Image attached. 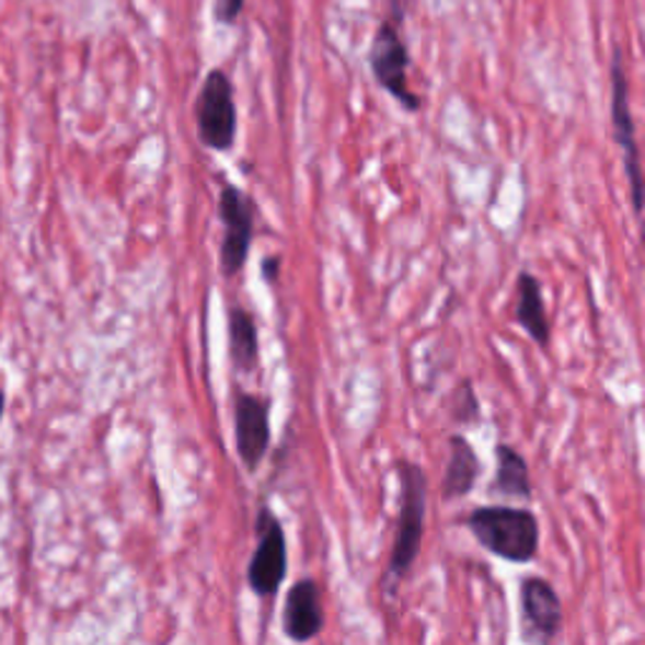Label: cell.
<instances>
[{
  "label": "cell",
  "instance_id": "cell-4",
  "mask_svg": "<svg viewBox=\"0 0 645 645\" xmlns=\"http://www.w3.org/2000/svg\"><path fill=\"white\" fill-rule=\"evenodd\" d=\"M610 122H613V139L623 154L625 177L631 184V203L635 217L643 215V166L638 139H635V122L631 112V87H627V73L623 64V51L615 48L613 61H610Z\"/></svg>",
  "mask_w": 645,
  "mask_h": 645
},
{
  "label": "cell",
  "instance_id": "cell-19",
  "mask_svg": "<svg viewBox=\"0 0 645 645\" xmlns=\"http://www.w3.org/2000/svg\"><path fill=\"white\" fill-rule=\"evenodd\" d=\"M3 401H5L3 393H0V416H3Z\"/></svg>",
  "mask_w": 645,
  "mask_h": 645
},
{
  "label": "cell",
  "instance_id": "cell-13",
  "mask_svg": "<svg viewBox=\"0 0 645 645\" xmlns=\"http://www.w3.org/2000/svg\"><path fill=\"white\" fill-rule=\"evenodd\" d=\"M494 459H497V469H494L489 494H499L505 499L530 502L532 480L527 459L515 447H509V444H497L494 447Z\"/></svg>",
  "mask_w": 645,
  "mask_h": 645
},
{
  "label": "cell",
  "instance_id": "cell-5",
  "mask_svg": "<svg viewBox=\"0 0 645 645\" xmlns=\"http://www.w3.org/2000/svg\"><path fill=\"white\" fill-rule=\"evenodd\" d=\"M217 215H220V222L224 228L220 245V270L224 278L232 280L242 273V267L247 263L250 247H253L257 205L238 184L224 182L220 189V199H217Z\"/></svg>",
  "mask_w": 645,
  "mask_h": 645
},
{
  "label": "cell",
  "instance_id": "cell-12",
  "mask_svg": "<svg viewBox=\"0 0 645 645\" xmlns=\"http://www.w3.org/2000/svg\"><path fill=\"white\" fill-rule=\"evenodd\" d=\"M515 318L522 325V331L530 336L542 350L550 348L552 333L548 321V308H544L542 298V285L532 273L522 270L517 275V303H515Z\"/></svg>",
  "mask_w": 645,
  "mask_h": 645
},
{
  "label": "cell",
  "instance_id": "cell-14",
  "mask_svg": "<svg viewBox=\"0 0 645 645\" xmlns=\"http://www.w3.org/2000/svg\"><path fill=\"white\" fill-rule=\"evenodd\" d=\"M228 338L230 361L242 373H253L260 364V336L257 323L247 308L230 306L228 310Z\"/></svg>",
  "mask_w": 645,
  "mask_h": 645
},
{
  "label": "cell",
  "instance_id": "cell-3",
  "mask_svg": "<svg viewBox=\"0 0 645 645\" xmlns=\"http://www.w3.org/2000/svg\"><path fill=\"white\" fill-rule=\"evenodd\" d=\"M197 137L212 152H230L238 141V104L234 87L224 69H212L195 102Z\"/></svg>",
  "mask_w": 645,
  "mask_h": 645
},
{
  "label": "cell",
  "instance_id": "cell-15",
  "mask_svg": "<svg viewBox=\"0 0 645 645\" xmlns=\"http://www.w3.org/2000/svg\"><path fill=\"white\" fill-rule=\"evenodd\" d=\"M449 416L459 426H474L482 422V406L476 399L472 381H459L454 393L449 396Z\"/></svg>",
  "mask_w": 645,
  "mask_h": 645
},
{
  "label": "cell",
  "instance_id": "cell-17",
  "mask_svg": "<svg viewBox=\"0 0 645 645\" xmlns=\"http://www.w3.org/2000/svg\"><path fill=\"white\" fill-rule=\"evenodd\" d=\"M280 270H283V257L280 255H267L263 260V265H260V275H263V280L267 285H275L280 278Z\"/></svg>",
  "mask_w": 645,
  "mask_h": 645
},
{
  "label": "cell",
  "instance_id": "cell-2",
  "mask_svg": "<svg viewBox=\"0 0 645 645\" xmlns=\"http://www.w3.org/2000/svg\"><path fill=\"white\" fill-rule=\"evenodd\" d=\"M467 530L484 550L512 565H527L540 552V519L527 507H476L467 517Z\"/></svg>",
  "mask_w": 645,
  "mask_h": 645
},
{
  "label": "cell",
  "instance_id": "cell-7",
  "mask_svg": "<svg viewBox=\"0 0 645 645\" xmlns=\"http://www.w3.org/2000/svg\"><path fill=\"white\" fill-rule=\"evenodd\" d=\"M255 532L257 548L247 565V585L260 598H273L288 575V542L283 522L267 505L257 507Z\"/></svg>",
  "mask_w": 645,
  "mask_h": 645
},
{
  "label": "cell",
  "instance_id": "cell-1",
  "mask_svg": "<svg viewBox=\"0 0 645 645\" xmlns=\"http://www.w3.org/2000/svg\"><path fill=\"white\" fill-rule=\"evenodd\" d=\"M401 480V507L396 522V538L389 557L387 575L381 577V590L393 598L408 569L416 563L424 542V519H426V497H429V482L426 472L412 459H401L396 464Z\"/></svg>",
  "mask_w": 645,
  "mask_h": 645
},
{
  "label": "cell",
  "instance_id": "cell-11",
  "mask_svg": "<svg viewBox=\"0 0 645 645\" xmlns=\"http://www.w3.org/2000/svg\"><path fill=\"white\" fill-rule=\"evenodd\" d=\"M482 476V459L472 447V441L462 434L449 439V459L441 476V499L459 502L472 494Z\"/></svg>",
  "mask_w": 645,
  "mask_h": 645
},
{
  "label": "cell",
  "instance_id": "cell-18",
  "mask_svg": "<svg viewBox=\"0 0 645 645\" xmlns=\"http://www.w3.org/2000/svg\"><path fill=\"white\" fill-rule=\"evenodd\" d=\"M404 3V0H391V5H393V23H401V19H404V11H401V5Z\"/></svg>",
  "mask_w": 645,
  "mask_h": 645
},
{
  "label": "cell",
  "instance_id": "cell-10",
  "mask_svg": "<svg viewBox=\"0 0 645 645\" xmlns=\"http://www.w3.org/2000/svg\"><path fill=\"white\" fill-rule=\"evenodd\" d=\"M325 615L321 608V585L303 577L290 585L283 606V635L292 643H308L321 635Z\"/></svg>",
  "mask_w": 645,
  "mask_h": 645
},
{
  "label": "cell",
  "instance_id": "cell-6",
  "mask_svg": "<svg viewBox=\"0 0 645 645\" xmlns=\"http://www.w3.org/2000/svg\"><path fill=\"white\" fill-rule=\"evenodd\" d=\"M368 64H371L376 83H379L389 96L396 99L406 112L416 114L418 108H422V96H418L412 89V83H408L412 56H408V48L399 33V23H379L371 41V51H368Z\"/></svg>",
  "mask_w": 645,
  "mask_h": 645
},
{
  "label": "cell",
  "instance_id": "cell-9",
  "mask_svg": "<svg viewBox=\"0 0 645 645\" xmlns=\"http://www.w3.org/2000/svg\"><path fill=\"white\" fill-rule=\"evenodd\" d=\"M519 608L527 643H552L563 631V600L544 577L530 575L519 583Z\"/></svg>",
  "mask_w": 645,
  "mask_h": 645
},
{
  "label": "cell",
  "instance_id": "cell-16",
  "mask_svg": "<svg viewBox=\"0 0 645 645\" xmlns=\"http://www.w3.org/2000/svg\"><path fill=\"white\" fill-rule=\"evenodd\" d=\"M245 0H215V21L224 26H234L240 21Z\"/></svg>",
  "mask_w": 645,
  "mask_h": 645
},
{
  "label": "cell",
  "instance_id": "cell-8",
  "mask_svg": "<svg viewBox=\"0 0 645 645\" xmlns=\"http://www.w3.org/2000/svg\"><path fill=\"white\" fill-rule=\"evenodd\" d=\"M234 447L247 472H257L270 449V401L257 393H234Z\"/></svg>",
  "mask_w": 645,
  "mask_h": 645
}]
</instances>
